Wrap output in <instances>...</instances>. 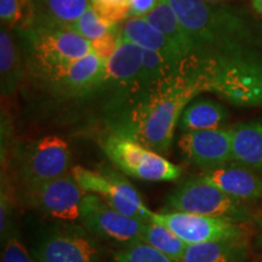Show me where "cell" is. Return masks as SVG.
I'll return each mask as SVG.
<instances>
[{"label": "cell", "instance_id": "cell-1", "mask_svg": "<svg viewBox=\"0 0 262 262\" xmlns=\"http://www.w3.org/2000/svg\"><path fill=\"white\" fill-rule=\"evenodd\" d=\"M166 2L191 39L181 74L201 94H215L239 107H262V19L232 4Z\"/></svg>", "mask_w": 262, "mask_h": 262}, {"label": "cell", "instance_id": "cell-2", "mask_svg": "<svg viewBox=\"0 0 262 262\" xmlns=\"http://www.w3.org/2000/svg\"><path fill=\"white\" fill-rule=\"evenodd\" d=\"M201 91L182 74L140 83L111 97L106 122L111 133L134 140L160 155L169 152L185 107Z\"/></svg>", "mask_w": 262, "mask_h": 262}, {"label": "cell", "instance_id": "cell-3", "mask_svg": "<svg viewBox=\"0 0 262 262\" xmlns=\"http://www.w3.org/2000/svg\"><path fill=\"white\" fill-rule=\"evenodd\" d=\"M16 31L33 77L70 64L93 52L90 40L68 28L28 27Z\"/></svg>", "mask_w": 262, "mask_h": 262}, {"label": "cell", "instance_id": "cell-4", "mask_svg": "<svg viewBox=\"0 0 262 262\" xmlns=\"http://www.w3.org/2000/svg\"><path fill=\"white\" fill-rule=\"evenodd\" d=\"M101 148L120 172L149 182H170L181 178V166L160 153L136 141L108 134L101 141Z\"/></svg>", "mask_w": 262, "mask_h": 262}, {"label": "cell", "instance_id": "cell-5", "mask_svg": "<svg viewBox=\"0 0 262 262\" xmlns=\"http://www.w3.org/2000/svg\"><path fill=\"white\" fill-rule=\"evenodd\" d=\"M166 204L173 211L225 219L238 224H248L253 217L245 203L227 195L199 176L179 185L169 194Z\"/></svg>", "mask_w": 262, "mask_h": 262}, {"label": "cell", "instance_id": "cell-6", "mask_svg": "<svg viewBox=\"0 0 262 262\" xmlns=\"http://www.w3.org/2000/svg\"><path fill=\"white\" fill-rule=\"evenodd\" d=\"M104 253L100 239L74 222L44 229L33 249L39 262H103Z\"/></svg>", "mask_w": 262, "mask_h": 262}, {"label": "cell", "instance_id": "cell-7", "mask_svg": "<svg viewBox=\"0 0 262 262\" xmlns=\"http://www.w3.org/2000/svg\"><path fill=\"white\" fill-rule=\"evenodd\" d=\"M71 172L86 193L98 195L123 214L150 221L153 211L147 208L135 187L118 172L112 170H91L79 165L73 166Z\"/></svg>", "mask_w": 262, "mask_h": 262}, {"label": "cell", "instance_id": "cell-8", "mask_svg": "<svg viewBox=\"0 0 262 262\" xmlns=\"http://www.w3.org/2000/svg\"><path fill=\"white\" fill-rule=\"evenodd\" d=\"M146 222L118 211L96 194L86 193L84 196L79 224L101 242L122 248L140 243Z\"/></svg>", "mask_w": 262, "mask_h": 262}, {"label": "cell", "instance_id": "cell-9", "mask_svg": "<svg viewBox=\"0 0 262 262\" xmlns=\"http://www.w3.org/2000/svg\"><path fill=\"white\" fill-rule=\"evenodd\" d=\"M106 60L94 52L83 58L45 73L34 75L52 96L70 100L91 96L100 91Z\"/></svg>", "mask_w": 262, "mask_h": 262}, {"label": "cell", "instance_id": "cell-10", "mask_svg": "<svg viewBox=\"0 0 262 262\" xmlns=\"http://www.w3.org/2000/svg\"><path fill=\"white\" fill-rule=\"evenodd\" d=\"M70 166V145L56 135L32 141L19 153V179L25 187L63 176L71 172Z\"/></svg>", "mask_w": 262, "mask_h": 262}, {"label": "cell", "instance_id": "cell-11", "mask_svg": "<svg viewBox=\"0 0 262 262\" xmlns=\"http://www.w3.org/2000/svg\"><path fill=\"white\" fill-rule=\"evenodd\" d=\"M150 221L166 226L188 245L249 237V229L245 226L247 224L189 212L153 211Z\"/></svg>", "mask_w": 262, "mask_h": 262}, {"label": "cell", "instance_id": "cell-12", "mask_svg": "<svg viewBox=\"0 0 262 262\" xmlns=\"http://www.w3.org/2000/svg\"><path fill=\"white\" fill-rule=\"evenodd\" d=\"M28 204L60 222H79L86 192L75 181L72 172L60 178L25 187Z\"/></svg>", "mask_w": 262, "mask_h": 262}, {"label": "cell", "instance_id": "cell-13", "mask_svg": "<svg viewBox=\"0 0 262 262\" xmlns=\"http://www.w3.org/2000/svg\"><path fill=\"white\" fill-rule=\"evenodd\" d=\"M182 157L202 171L233 162L232 129H211L182 133L178 141Z\"/></svg>", "mask_w": 262, "mask_h": 262}, {"label": "cell", "instance_id": "cell-14", "mask_svg": "<svg viewBox=\"0 0 262 262\" xmlns=\"http://www.w3.org/2000/svg\"><path fill=\"white\" fill-rule=\"evenodd\" d=\"M199 178L237 201L248 203L262 199L261 173L235 162L204 170Z\"/></svg>", "mask_w": 262, "mask_h": 262}, {"label": "cell", "instance_id": "cell-15", "mask_svg": "<svg viewBox=\"0 0 262 262\" xmlns=\"http://www.w3.org/2000/svg\"><path fill=\"white\" fill-rule=\"evenodd\" d=\"M142 49L122 37L116 54L108 58L98 93L116 96L130 90L136 84L142 70Z\"/></svg>", "mask_w": 262, "mask_h": 262}, {"label": "cell", "instance_id": "cell-16", "mask_svg": "<svg viewBox=\"0 0 262 262\" xmlns=\"http://www.w3.org/2000/svg\"><path fill=\"white\" fill-rule=\"evenodd\" d=\"M90 5V0H33L28 27L68 28L86 12Z\"/></svg>", "mask_w": 262, "mask_h": 262}, {"label": "cell", "instance_id": "cell-17", "mask_svg": "<svg viewBox=\"0 0 262 262\" xmlns=\"http://www.w3.org/2000/svg\"><path fill=\"white\" fill-rule=\"evenodd\" d=\"M119 29L124 39L134 42L141 49L159 52L180 70L181 60L178 52L168 39L164 37L158 29L153 27L145 17L126 18L119 25Z\"/></svg>", "mask_w": 262, "mask_h": 262}, {"label": "cell", "instance_id": "cell-18", "mask_svg": "<svg viewBox=\"0 0 262 262\" xmlns=\"http://www.w3.org/2000/svg\"><path fill=\"white\" fill-rule=\"evenodd\" d=\"M232 129L233 162L262 172V120L239 123Z\"/></svg>", "mask_w": 262, "mask_h": 262}, {"label": "cell", "instance_id": "cell-19", "mask_svg": "<svg viewBox=\"0 0 262 262\" xmlns=\"http://www.w3.org/2000/svg\"><path fill=\"white\" fill-rule=\"evenodd\" d=\"M249 257L250 245L244 238L189 244L180 262H248Z\"/></svg>", "mask_w": 262, "mask_h": 262}, {"label": "cell", "instance_id": "cell-20", "mask_svg": "<svg viewBox=\"0 0 262 262\" xmlns=\"http://www.w3.org/2000/svg\"><path fill=\"white\" fill-rule=\"evenodd\" d=\"M228 118V111L220 102L211 98L195 97L183 110L179 127L182 133L219 129Z\"/></svg>", "mask_w": 262, "mask_h": 262}, {"label": "cell", "instance_id": "cell-21", "mask_svg": "<svg viewBox=\"0 0 262 262\" xmlns=\"http://www.w3.org/2000/svg\"><path fill=\"white\" fill-rule=\"evenodd\" d=\"M143 17L168 39L182 63L191 51V39L171 5L166 0H159L156 8Z\"/></svg>", "mask_w": 262, "mask_h": 262}, {"label": "cell", "instance_id": "cell-22", "mask_svg": "<svg viewBox=\"0 0 262 262\" xmlns=\"http://www.w3.org/2000/svg\"><path fill=\"white\" fill-rule=\"evenodd\" d=\"M0 74L3 96L15 94L25 77V63L21 50L10 33V28L3 25L0 31Z\"/></svg>", "mask_w": 262, "mask_h": 262}, {"label": "cell", "instance_id": "cell-23", "mask_svg": "<svg viewBox=\"0 0 262 262\" xmlns=\"http://www.w3.org/2000/svg\"><path fill=\"white\" fill-rule=\"evenodd\" d=\"M142 242L175 262L181 261L188 245L173 233L171 229L155 221H147L145 224Z\"/></svg>", "mask_w": 262, "mask_h": 262}, {"label": "cell", "instance_id": "cell-24", "mask_svg": "<svg viewBox=\"0 0 262 262\" xmlns=\"http://www.w3.org/2000/svg\"><path fill=\"white\" fill-rule=\"evenodd\" d=\"M33 0H0L2 25L8 28L24 29L31 24Z\"/></svg>", "mask_w": 262, "mask_h": 262}, {"label": "cell", "instance_id": "cell-25", "mask_svg": "<svg viewBox=\"0 0 262 262\" xmlns=\"http://www.w3.org/2000/svg\"><path fill=\"white\" fill-rule=\"evenodd\" d=\"M116 25H110L102 18L98 17V15L95 12L93 6L86 10V12L78 18L74 24H72L68 29L81 35V37L88 39V40H96V39L103 37L108 32L112 29Z\"/></svg>", "mask_w": 262, "mask_h": 262}, {"label": "cell", "instance_id": "cell-26", "mask_svg": "<svg viewBox=\"0 0 262 262\" xmlns=\"http://www.w3.org/2000/svg\"><path fill=\"white\" fill-rule=\"evenodd\" d=\"M113 262H175L150 245L140 243L124 247L113 254Z\"/></svg>", "mask_w": 262, "mask_h": 262}, {"label": "cell", "instance_id": "cell-27", "mask_svg": "<svg viewBox=\"0 0 262 262\" xmlns=\"http://www.w3.org/2000/svg\"><path fill=\"white\" fill-rule=\"evenodd\" d=\"M98 17L110 25L122 24L130 16L129 0H90Z\"/></svg>", "mask_w": 262, "mask_h": 262}, {"label": "cell", "instance_id": "cell-28", "mask_svg": "<svg viewBox=\"0 0 262 262\" xmlns=\"http://www.w3.org/2000/svg\"><path fill=\"white\" fill-rule=\"evenodd\" d=\"M120 40H122V34H120L119 25H116L111 29L107 34L103 37L96 39V40L91 41V47H93V52L101 57L102 60H108L116 54L119 47Z\"/></svg>", "mask_w": 262, "mask_h": 262}, {"label": "cell", "instance_id": "cell-29", "mask_svg": "<svg viewBox=\"0 0 262 262\" xmlns=\"http://www.w3.org/2000/svg\"><path fill=\"white\" fill-rule=\"evenodd\" d=\"M3 262H39L34 254H31L27 248L15 234H10L3 253Z\"/></svg>", "mask_w": 262, "mask_h": 262}, {"label": "cell", "instance_id": "cell-30", "mask_svg": "<svg viewBox=\"0 0 262 262\" xmlns=\"http://www.w3.org/2000/svg\"><path fill=\"white\" fill-rule=\"evenodd\" d=\"M159 0H129L130 16L143 17L156 8Z\"/></svg>", "mask_w": 262, "mask_h": 262}, {"label": "cell", "instance_id": "cell-31", "mask_svg": "<svg viewBox=\"0 0 262 262\" xmlns=\"http://www.w3.org/2000/svg\"><path fill=\"white\" fill-rule=\"evenodd\" d=\"M250 2L254 11L262 17V0H250Z\"/></svg>", "mask_w": 262, "mask_h": 262}, {"label": "cell", "instance_id": "cell-32", "mask_svg": "<svg viewBox=\"0 0 262 262\" xmlns=\"http://www.w3.org/2000/svg\"><path fill=\"white\" fill-rule=\"evenodd\" d=\"M203 2L210 3V4H229V3L243 2V0H203Z\"/></svg>", "mask_w": 262, "mask_h": 262}, {"label": "cell", "instance_id": "cell-33", "mask_svg": "<svg viewBox=\"0 0 262 262\" xmlns=\"http://www.w3.org/2000/svg\"><path fill=\"white\" fill-rule=\"evenodd\" d=\"M257 243L260 247L262 248V222H261V229H260V234H258V238H257Z\"/></svg>", "mask_w": 262, "mask_h": 262}, {"label": "cell", "instance_id": "cell-34", "mask_svg": "<svg viewBox=\"0 0 262 262\" xmlns=\"http://www.w3.org/2000/svg\"><path fill=\"white\" fill-rule=\"evenodd\" d=\"M258 262H262V257H261V258H260V261H258Z\"/></svg>", "mask_w": 262, "mask_h": 262}]
</instances>
